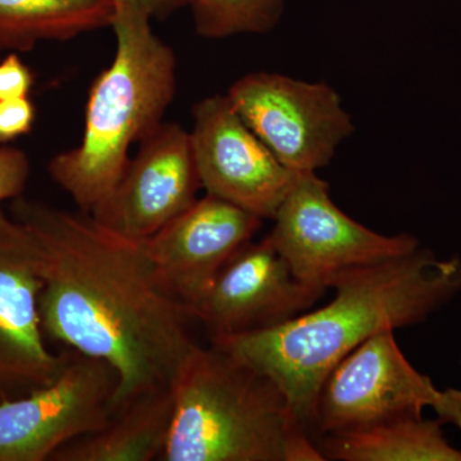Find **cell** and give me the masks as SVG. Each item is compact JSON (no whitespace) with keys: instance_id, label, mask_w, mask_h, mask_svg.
<instances>
[{"instance_id":"cell-14","label":"cell","mask_w":461,"mask_h":461,"mask_svg":"<svg viewBox=\"0 0 461 461\" xmlns=\"http://www.w3.org/2000/svg\"><path fill=\"white\" fill-rule=\"evenodd\" d=\"M175 409L173 388L132 400L104 429L62 446L51 461H151L162 457Z\"/></svg>"},{"instance_id":"cell-9","label":"cell","mask_w":461,"mask_h":461,"mask_svg":"<svg viewBox=\"0 0 461 461\" xmlns=\"http://www.w3.org/2000/svg\"><path fill=\"white\" fill-rule=\"evenodd\" d=\"M190 138L206 194L273 220L297 173L282 165L227 94L208 96L194 107Z\"/></svg>"},{"instance_id":"cell-19","label":"cell","mask_w":461,"mask_h":461,"mask_svg":"<svg viewBox=\"0 0 461 461\" xmlns=\"http://www.w3.org/2000/svg\"><path fill=\"white\" fill-rule=\"evenodd\" d=\"M35 107L32 100L18 98L0 102V145L16 140L32 131Z\"/></svg>"},{"instance_id":"cell-15","label":"cell","mask_w":461,"mask_h":461,"mask_svg":"<svg viewBox=\"0 0 461 461\" xmlns=\"http://www.w3.org/2000/svg\"><path fill=\"white\" fill-rule=\"evenodd\" d=\"M439 420L403 417L359 430L332 433L317 439L324 460L461 461Z\"/></svg>"},{"instance_id":"cell-18","label":"cell","mask_w":461,"mask_h":461,"mask_svg":"<svg viewBox=\"0 0 461 461\" xmlns=\"http://www.w3.org/2000/svg\"><path fill=\"white\" fill-rule=\"evenodd\" d=\"M32 165L25 151L0 147V204L23 195L29 182Z\"/></svg>"},{"instance_id":"cell-23","label":"cell","mask_w":461,"mask_h":461,"mask_svg":"<svg viewBox=\"0 0 461 461\" xmlns=\"http://www.w3.org/2000/svg\"><path fill=\"white\" fill-rule=\"evenodd\" d=\"M113 2L115 12L122 11V9L133 7L139 5L138 0H112Z\"/></svg>"},{"instance_id":"cell-8","label":"cell","mask_w":461,"mask_h":461,"mask_svg":"<svg viewBox=\"0 0 461 461\" xmlns=\"http://www.w3.org/2000/svg\"><path fill=\"white\" fill-rule=\"evenodd\" d=\"M438 388L418 372L397 344L395 330L375 333L330 373L318 396L315 444L321 436L369 429L403 417H423Z\"/></svg>"},{"instance_id":"cell-10","label":"cell","mask_w":461,"mask_h":461,"mask_svg":"<svg viewBox=\"0 0 461 461\" xmlns=\"http://www.w3.org/2000/svg\"><path fill=\"white\" fill-rule=\"evenodd\" d=\"M41 250L32 232L0 212V402L56 381L68 351L51 353L41 327Z\"/></svg>"},{"instance_id":"cell-4","label":"cell","mask_w":461,"mask_h":461,"mask_svg":"<svg viewBox=\"0 0 461 461\" xmlns=\"http://www.w3.org/2000/svg\"><path fill=\"white\" fill-rule=\"evenodd\" d=\"M140 5L115 12L113 62L91 86L80 144L48 171L83 213L109 198L130 163V148L163 122L177 86L172 48L153 32Z\"/></svg>"},{"instance_id":"cell-7","label":"cell","mask_w":461,"mask_h":461,"mask_svg":"<svg viewBox=\"0 0 461 461\" xmlns=\"http://www.w3.org/2000/svg\"><path fill=\"white\" fill-rule=\"evenodd\" d=\"M118 384L113 366L69 348L56 381L0 402V461L50 460L62 446L104 429Z\"/></svg>"},{"instance_id":"cell-24","label":"cell","mask_w":461,"mask_h":461,"mask_svg":"<svg viewBox=\"0 0 461 461\" xmlns=\"http://www.w3.org/2000/svg\"><path fill=\"white\" fill-rule=\"evenodd\" d=\"M460 366H461V357H460Z\"/></svg>"},{"instance_id":"cell-3","label":"cell","mask_w":461,"mask_h":461,"mask_svg":"<svg viewBox=\"0 0 461 461\" xmlns=\"http://www.w3.org/2000/svg\"><path fill=\"white\" fill-rule=\"evenodd\" d=\"M160 460L323 461L280 387L218 345L196 346L173 386Z\"/></svg>"},{"instance_id":"cell-21","label":"cell","mask_w":461,"mask_h":461,"mask_svg":"<svg viewBox=\"0 0 461 461\" xmlns=\"http://www.w3.org/2000/svg\"><path fill=\"white\" fill-rule=\"evenodd\" d=\"M432 409L442 423L454 424L461 430V390L459 388L439 390Z\"/></svg>"},{"instance_id":"cell-20","label":"cell","mask_w":461,"mask_h":461,"mask_svg":"<svg viewBox=\"0 0 461 461\" xmlns=\"http://www.w3.org/2000/svg\"><path fill=\"white\" fill-rule=\"evenodd\" d=\"M33 85L32 69L17 53L0 60V102L27 98Z\"/></svg>"},{"instance_id":"cell-12","label":"cell","mask_w":461,"mask_h":461,"mask_svg":"<svg viewBox=\"0 0 461 461\" xmlns=\"http://www.w3.org/2000/svg\"><path fill=\"white\" fill-rule=\"evenodd\" d=\"M200 187L190 131L162 122L140 142L113 193L90 215L118 235L144 241L187 211Z\"/></svg>"},{"instance_id":"cell-1","label":"cell","mask_w":461,"mask_h":461,"mask_svg":"<svg viewBox=\"0 0 461 461\" xmlns=\"http://www.w3.org/2000/svg\"><path fill=\"white\" fill-rule=\"evenodd\" d=\"M12 217L41 250L44 335L113 366L120 381L114 411L171 390L198 344L190 333L193 318L160 278L144 242L90 214L23 196L14 199Z\"/></svg>"},{"instance_id":"cell-17","label":"cell","mask_w":461,"mask_h":461,"mask_svg":"<svg viewBox=\"0 0 461 461\" xmlns=\"http://www.w3.org/2000/svg\"><path fill=\"white\" fill-rule=\"evenodd\" d=\"M196 32L206 39L267 33L280 23L285 0H189Z\"/></svg>"},{"instance_id":"cell-16","label":"cell","mask_w":461,"mask_h":461,"mask_svg":"<svg viewBox=\"0 0 461 461\" xmlns=\"http://www.w3.org/2000/svg\"><path fill=\"white\" fill-rule=\"evenodd\" d=\"M112 0H0V51H29L113 26Z\"/></svg>"},{"instance_id":"cell-5","label":"cell","mask_w":461,"mask_h":461,"mask_svg":"<svg viewBox=\"0 0 461 461\" xmlns=\"http://www.w3.org/2000/svg\"><path fill=\"white\" fill-rule=\"evenodd\" d=\"M272 221L268 239L294 275L324 290L339 273L387 262L420 248L414 236L381 235L346 215L317 172L297 173Z\"/></svg>"},{"instance_id":"cell-13","label":"cell","mask_w":461,"mask_h":461,"mask_svg":"<svg viewBox=\"0 0 461 461\" xmlns=\"http://www.w3.org/2000/svg\"><path fill=\"white\" fill-rule=\"evenodd\" d=\"M262 223V218L206 194L142 242L160 278L193 318L224 264Z\"/></svg>"},{"instance_id":"cell-11","label":"cell","mask_w":461,"mask_h":461,"mask_svg":"<svg viewBox=\"0 0 461 461\" xmlns=\"http://www.w3.org/2000/svg\"><path fill=\"white\" fill-rule=\"evenodd\" d=\"M324 288L300 281L266 236L230 258L193 312L209 338H229L281 326L313 306Z\"/></svg>"},{"instance_id":"cell-22","label":"cell","mask_w":461,"mask_h":461,"mask_svg":"<svg viewBox=\"0 0 461 461\" xmlns=\"http://www.w3.org/2000/svg\"><path fill=\"white\" fill-rule=\"evenodd\" d=\"M142 11L150 18H166L189 5V0H138Z\"/></svg>"},{"instance_id":"cell-6","label":"cell","mask_w":461,"mask_h":461,"mask_svg":"<svg viewBox=\"0 0 461 461\" xmlns=\"http://www.w3.org/2000/svg\"><path fill=\"white\" fill-rule=\"evenodd\" d=\"M251 130L293 172L329 166L355 131L338 91L273 72L242 76L227 91Z\"/></svg>"},{"instance_id":"cell-2","label":"cell","mask_w":461,"mask_h":461,"mask_svg":"<svg viewBox=\"0 0 461 461\" xmlns=\"http://www.w3.org/2000/svg\"><path fill=\"white\" fill-rule=\"evenodd\" d=\"M329 287L335 297L318 311L273 329L211 339L268 375L313 438L318 396L333 368L375 333L423 323L459 295L461 259H438L420 247L339 273Z\"/></svg>"}]
</instances>
